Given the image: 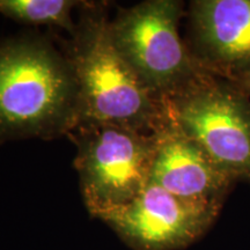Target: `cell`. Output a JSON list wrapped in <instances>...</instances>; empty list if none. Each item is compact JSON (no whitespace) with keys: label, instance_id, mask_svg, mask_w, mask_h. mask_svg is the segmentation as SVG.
Segmentation results:
<instances>
[{"label":"cell","instance_id":"cell-1","mask_svg":"<svg viewBox=\"0 0 250 250\" xmlns=\"http://www.w3.org/2000/svg\"><path fill=\"white\" fill-rule=\"evenodd\" d=\"M79 94L64 51L36 34L0 39V145L67 136Z\"/></svg>","mask_w":250,"mask_h":250},{"label":"cell","instance_id":"cell-2","mask_svg":"<svg viewBox=\"0 0 250 250\" xmlns=\"http://www.w3.org/2000/svg\"><path fill=\"white\" fill-rule=\"evenodd\" d=\"M79 14L64 49L79 94L78 124H112L153 133L165 120V103L143 85L115 46L107 4L83 1Z\"/></svg>","mask_w":250,"mask_h":250},{"label":"cell","instance_id":"cell-3","mask_svg":"<svg viewBox=\"0 0 250 250\" xmlns=\"http://www.w3.org/2000/svg\"><path fill=\"white\" fill-rule=\"evenodd\" d=\"M183 2L147 0L118 9L109 29L115 46L144 86L161 101L203 73L181 39Z\"/></svg>","mask_w":250,"mask_h":250},{"label":"cell","instance_id":"cell-4","mask_svg":"<svg viewBox=\"0 0 250 250\" xmlns=\"http://www.w3.org/2000/svg\"><path fill=\"white\" fill-rule=\"evenodd\" d=\"M77 147L74 167L93 217L130 203L147 186L155 133L102 123H80L67 134Z\"/></svg>","mask_w":250,"mask_h":250},{"label":"cell","instance_id":"cell-5","mask_svg":"<svg viewBox=\"0 0 250 250\" xmlns=\"http://www.w3.org/2000/svg\"><path fill=\"white\" fill-rule=\"evenodd\" d=\"M164 103L170 120L215 164L250 184V99L240 87L204 71Z\"/></svg>","mask_w":250,"mask_h":250},{"label":"cell","instance_id":"cell-6","mask_svg":"<svg viewBox=\"0 0 250 250\" xmlns=\"http://www.w3.org/2000/svg\"><path fill=\"white\" fill-rule=\"evenodd\" d=\"M221 208L182 198L149 181L130 203L99 219L133 250H181L210 229Z\"/></svg>","mask_w":250,"mask_h":250},{"label":"cell","instance_id":"cell-7","mask_svg":"<svg viewBox=\"0 0 250 250\" xmlns=\"http://www.w3.org/2000/svg\"><path fill=\"white\" fill-rule=\"evenodd\" d=\"M187 45L203 71L234 83L250 72V0H195Z\"/></svg>","mask_w":250,"mask_h":250},{"label":"cell","instance_id":"cell-8","mask_svg":"<svg viewBox=\"0 0 250 250\" xmlns=\"http://www.w3.org/2000/svg\"><path fill=\"white\" fill-rule=\"evenodd\" d=\"M154 133L156 148L149 181L182 198L224 205L236 182L232 175L215 164L167 112Z\"/></svg>","mask_w":250,"mask_h":250},{"label":"cell","instance_id":"cell-9","mask_svg":"<svg viewBox=\"0 0 250 250\" xmlns=\"http://www.w3.org/2000/svg\"><path fill=\"white\" fill-rule=\"evenodd\" d=\"M83 1L73 0H0V14L26 24H49L66 30L76 29L72 9Z\"/></svg>","mask_w":250,"mask_h":250},{"label":"cell","instance_id":"cell-10","mask_svg":"<svg viewBox=\"0 0 250 250\" xmlns=\"http://www.w3.org/2000/svg\"><path fill=\"white\" fill-rule=\"evenodd\" d=\"M234 83H235L237 87H240L250 99V72L249 73H246L245 76H242L241 78H239L236 81H234Z\"/></svg>","mask_w":250,"mask_h":250}]
</instances>
